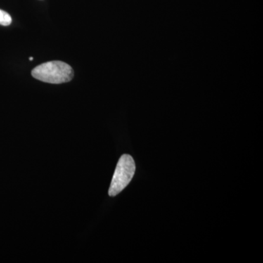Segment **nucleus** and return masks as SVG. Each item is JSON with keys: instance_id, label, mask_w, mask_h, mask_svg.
Segmentation results:
<instances>
[{"instance_id": "20e7f679", "label": "nucleus", "mask_w": 263, "mask_h": 263, "mask_svg": "<svg viewBox=\"0 0 263 263\" xmlns=\"http://www.w3.org/2000/svg\"><path fill=\"white\" fill-rule=\"evenodd\" d=\"M29 60H30V61H32L33 57H29Z\"/></svg>"}, {"instance_id": "f257e3e1", "label": "nucleus", "mask_w": 263, "mask_h": 263, "mask_svg": "<svg viewBox=\"0 0 263 263\" xmlns=\"http://www.w3.org/2000/svg\"><path fill=\"white\" fill-rule=\"evenodd\" d=\"M32 76L43 82L60 84L72 80L74 72L72 67L65 62L51 61L36 67L32 70Z\"/></svg>"}, {"instance_id": "f03ea898", "label": "nucleus", "mask_w": 263, "mask_h": 263, "mask_svg": "<svg viewBox=\"0 0 263 263\" xmlns=\"http://www.w3.org/2000/svg\"><path fill=\"white\" fill-rule=\"evenodd\" d=\"M136 172V163L132 156L123 155L118 162L108 194L114 197L127 187Z\"/></svg>"}, {"instance_id": "7ed1b4c3", "label": "nucleus", "mask_w": 263, "mask_h": 263, "mask_svg": "<svg viewBox=\"0 0 263 263\" xmlns=\"http://www.w3.org/2000/svg\"><path fill=\"white\" fill-rule=\"evenodd\" d=\"M11 23V16L4 10H0V25L9 26Z\"/></svg>"}]
</instances>
